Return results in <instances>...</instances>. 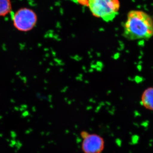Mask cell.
I'll return each mask as SVG.
<instances>
[{
    "mask_svg": "<svg viewBox=\"0 0 153 153\" xmlns=\"http://www.w3.org/2000/svg\"><path fill=\"white\" fill-rule=\"evenodd\" d=\"M123 35L130 41L150 39L153 36L152 17L143 11H130L123 24Z\"/></svg>",
    "mask_w": 153,
    "mask_h": 153,
    "instance_id": "obj_1",
    "label": "cell"
},
{
    "mask_svg": "<svg viewBox=\"0 0 153 153\" xmlns=\"http://www.w3.org/2000/svg\"><path fill=\"white\" fill-rule=\"evenodd\" d=\"M88 6L93 16L109 22L118 14L120 3L119 0H88Z\"/></svg>",
    "mask_w": 153,
    "mask_h": 153,
    "instance_id": "obj_2",
    "label": "cell"
},
{
    "mask_svg": "<svg viewBox=\"0 0 153 153\" xmlns=\"http://www.w3.org/2000/svg\"><path fill=\"white\" fill-rule=\"evenodd\" d=\"M102 137L96 134H89L83 139L81 149L84 153H102L105 148Z\"/></svg>",
    "mask_w": 153,
    "mask_h": 153,
    "instance_id": "obj_4",
    "label": "cell"
},
{
    "mask_svg": "<svg viewBox=\"0 0 153 153\" xmlns=\"http://www.w3.org/2000/svg\"><path fill=\"white\" fill-rule=\"evenodd\" d=\"M12 11L11 0H0V16H6Z\"/></svg>",
    "mask_w": 153,
    "mask_h": 153,
    "instance_id": "obj_6",
    "label": "cell"
},
{
    "mask_svg": "<svg viewBox=\"0 0 153 153\" xmlns=\"http://www.w3.org/2000/svg\"><path fill=\"white\" fill-rule=\"evenodd\" d=\"M142 102L147 109L153 111V88H148L144 92Z\"/></svg>",
    "mask_w": 153,
    "mask_h": 153,
    "instance_id": "obj_5",
    "label": "cell"
},
{
    "mask_svg": "<svg viewBox=\"0 0 153 153\" xmlns=\"http://www.w3.org/2000/svg\"><path fill=\"white\" fill-rule=\"evenodd\" d=\"M89 133H88V132H86L85 131H82L80 133V136H81V137L82 138V139H84L89 134Z\"/></svg>",
    "mask_w": 153,
    "mask_h": 153,
    "instance_id": "obj_7",
    "label": "cell"
},
{
    "mask_svg": "<svg viewBox=\"0 0 153 153\" xmlns=\"http://www.w3.org/2000/svg\"><path fill=\"white\" fill-rule=\"evenodd\" d=\"M12 22L14 27L20 32H29L36 27L38 17L32 9L22 7L13 14Z\"/></svg>",
    "mask_w": 153,
    "mask_h": 153,
    "instance_id": "obj_3",
    "label": "cell"
}]
</instances>
